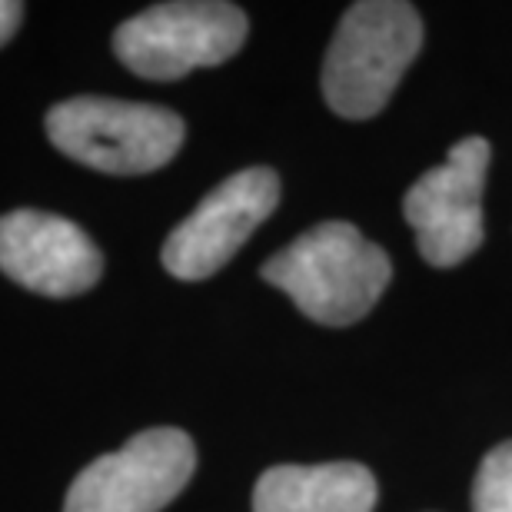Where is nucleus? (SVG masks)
<instances>
[{
    "label": "nucleus",
    "mask_w": 512,
    "mask_h": 512,
    "mask_svg": "<svg viewBox=\"0 0 512 512\" xmlns=\"http://www.w3.org/2000/svg\"><path fill=\"white\" fill-rule=\"evenodd\" d=\"M389 276V256L343 220L306 230L263 263V280L323 326L363 320L383 296Z\"/></svg>",
    "instance_id": "obj_1"
},
{
    "label": "nucleus",
    "mask_w": 512,
    "mask_h": 512,
    "mask_svg": "<svg viewBox=\"0 0 512 512\" xmlns=\"http://www.w3.org/2000/svg\"><path fill=\"white\" fill-rule=\"evenodd\" d=\"M423 47V20L403 0H363L343 14L323 60V97L333 114L370 120L386 107Z\"/></svg>",
    "instance_id": "obj_2"
},
{
    "label": "nucleus",
    "mask_w": 512,
    "mask_h": 512,
    "mask_svg": "<svg viewBox=\"0 0 512 512\" xmlns=\"http://www.w3.org/2000/svg\"><path fill=\"white\" fill-rule=\"evenodd\" d=\"M183 133L173 110L114 97H70L47 114V137L60 153L117 177L160 170L177 157Z\"/></svg>",
    "instance_id": "obj_3"
},
{
    "label": "nucleus",
    "mask_w": 512,
    "mask_h": 512,
    "mask_svg": "<svg viewBox=\"0 0 512 512\" xmlns=\"http://www.w3.org/2000/svg\"><path fill=\"white\" fill-rule=\"evenodd\" d=\"M247 14L223 0H177L140 10L114 34V54L147 80H177L230 60L247 40Z\"/></svg>",
    "instance_id": "obj_4"
},
{
    "label": "nucleus",
    "mask_w": 512,
    "mask_h": 512,
    "mask_svg": "<svg viewBox=\"0 0 512 512\" xmlns=\"http://www.w3.org/2000/svg\"><path fill=\"white\" fill-rule=\"evenodd\" d=\"M193 469L197 449L183 429H147L94 459L70 483L64 512H160L183 493Z\"/></svg>",
    "instance_id": "obj_5"
},
{
    "label": "nucleus",
    "mask_w": 512,
    "mask_h": 512,
    "mask_svg": "<svg viewBox=\"0 0 512 512\" xmlns=\"http://www.w3.org/2000/svg\"><path fill=\"white\" fill-rule=\"evenodd\" d=\"M489 140L466 137L453 143L439 167L426 170L403 197V217L416 233L426 263L456 266L479 250L483 227V187L489 170Z\"/></svg>",
    "instance_id": "obj_6"
},
{
    "label": "nucleus",
    "mask_w": 512,
    "mask_h": 512,
    "mask_svg": "<svg viewBox=\"0 0 512 512\" xmlns=\"http://www.w3.org/2000/svg\"><path fill=\"white\" fill-rule=\"evenodd\" d=\"M280 203V177L270 167L233 173L163 243V270L177 280H207L233 260L253 230Z\"/></svg>",
    "instance_id": "obj_7"
},
{
    "label": "nucleus",
    "mask_w": 512,
    "mask_h": 512,
    "mask_svg": "<svg viewBox=\"0 0 512 512\" xmlns=\"http://www.w3.org/2000/svg\"><path fill=\"white\" fill-rule=\"evenodd\" d=\"M0 270L44 296L87 293L104 273L97 243L77 223L44 210H10L0 217Z\"/></svg>",
    "instance_id": "obj_8"
},
{
    "label": "nucleus",
    "mask_w": 512,
    "mask_h": 512,
    "mask_svg": "<svg viewBox=\"0 0 512 512\" xmlns=\"http://www.w3.org/2000/svg\"><path fill=\"white\" fill-rule=\"evenodd\" d=\"M376 479L360 463L273 466L256 479L253 512H373Z\"/></svg>",
    "instance_id": "obj_9"
},
{
    "label": "nucleus",
    "mask_w": 512,
    "mask_h": 512,
    "mask_svg": "<svg viewBox=\"0 0 512 512\" xmlns=\"http://www.w3.org/2000/svg\"><path fill=\"white\" fill-rule=\"evenodd\" d=\"M473 512H512V439L499 443L479 466Z\"/></svg>",
    "instance_id": "obj_10"
},
{
    "label": "nucleus",
    "mask_w": 512,
    "mask_h": 512,
    "mask_svg": "<svg viewBox=\"0 0 512 512\" xmlns=\"http://www.w3.org/2000/svg\"><path fill=\"white\" fill-rule=\"evenodd\" d=\"M20 20H24V4H17V0H0V47L20 30Z\"/></svg>",
    "instance_id": "obj_11"
}]
</instances>
